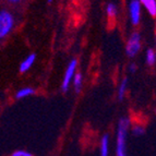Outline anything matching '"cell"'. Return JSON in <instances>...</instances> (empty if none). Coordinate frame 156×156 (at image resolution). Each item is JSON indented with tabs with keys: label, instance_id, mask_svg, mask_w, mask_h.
<instances>
[{
	"label": "cell",
	"instance_id": "cell-1",
	"mask_svg": "<svg viewBox=\"0 0 156 156\" xmlns=\"http://www.w3.org/2000/svg\"><path fill=\"white\" fill-rule=\"evenodd\" d=\"M130 128V119L127 117L120 118L116 135V155L127 156V135Z\"/></svg>",
	"mask_w": 156,
	"mask_h": 156
},
{
	"label": "cell",
	"instance_id": "cell-2",
	"mask_svg": "<svg viewBox=\"0 0 156 156\" xmlns=\"http://www.w3.org/2000/svg\"><path fill=\"white\" fill-rule=\"evenodd\" d=\"M14 16L8 10H1L0 12V38L7 37L14 27Z\"/></svg>",
	"mask_w": 156,
	"mask_h": 156
},
{
	"label": "cell",
	"instance_id": "cell-3",
	"mask_svg": "<svg viewBox=\"0 0 156 156\" xmlns=\"http://www.w3.org/2000/svg\"><path fill=\"white\" fill-rule=\"evenodd\" d=\"M141 46H142L141 35L138 32H134L130 35L127 42V45H126V54H127L128 57L134 58L141 50Z\"/></svg>",
	"mask_w": 156,
	"mask_h": 156
},
{
	"label": "cell",
	"instance_id": "cell-4",
	"mask_svg": "<svg viewBox=\"0 0 156 156\" xmlns=\"http://www.w3.org/2000/svg\"><path fill=\"white\" fill-rule=\"evenodd\" d=\"M78 67V60L72 59L70 61V63L68 65L67 70L65 72V76L62 79V84H61V90L63 92H67L69 90L70 83L73 81V78L76 76V69Z\"/></svg>",
	"mask_w": 156,
	"mask_h": 156
},
{
	"label": "cell",
	"instance_id": "cell-5",
	"mask_svg": "<svg viewBox=\"0 0 156 156\" xmlns=\"http://www.w3.org/2000/svg\"><path fill=\"white\" fill-rule=\"evenodd\" d=\"M141 5L140 0H131L129 3V12H130V20L133 25H139L141 21Z\"/></svg>",
	"mask_w": 156,
	"mask_h": 156
},
{
	"label": "cell",
	"instance_id": "cell-6",
	"mask_svg": "<svg viewBox=\"0 0 156 156\" xmlns=\"http://www.w3.org/2000/svg\"><path fill=\"white\" fill-rule=\"evenodd\" d=\"M35 60H36V55H35V54H31V55L27 56V57L21 62V65H20V68H19L20 72L21 73L27 72V71L31 69L32 66L34 65Z\"/></svg>",
	"mask_w": 156,
	"mask_h": 156
},
{
	"label": "cell",
	"instance_id": "cell-7",
	"mask_svg": "<svg viewBox=\"0 0 156 156\" xmlns=\"http://www.w3.org/2000/svg\"><path fill=\"white\" fill-rule=\"evenodd\" d=\"M142 7L146 9L148 14L156 18V0H140Z\"/></svg>",
	"mask_w": 156,
	"mask_h": 156
},
{
	"label": "cell",
	"instance_id": "cell-8",
	"mask_svg": "<svg viewBox=\"0 0 156 156\" xmlns=\"http://www.w3.org/2000/svg\"><path fill=\"white\" fill-rule=\"evenodd\" d=\"M99 148H101V156H108L109 154V136L107 134L103 135Z\"/></svg>",
	"mask_w": 156,
	"mask_h": 156
},
{
	"label": "cell",
	"instance_id": "cell-9",
	"mask_svg": "<svg viewBox=\"0 0 156 156\" xmlns=\"http://www.w3.org/2000/svg\"><path fill=\"white\" fill-rule=\"evenodd\" d=\"M35 94V90L32 89V87H23V89L19 90L16 93V99H22L25 98V97L32 96Z\"/></svg>",
	"mask_w": 156,
	"mask_h": 156
},
{
	"label": "cell",
	"instance_id": "cell-10",
	"mask_svg": "<svg viewBox=\"0 0 156 156\" xmlns=\"http://www.w3.org/2000/svg\"><path fill=\"white\" fill-rule=\"evenodd\" d=\"M127 87H128V79L123 78L121 80V82H120L119 87H118V99L119 101H123L126 92H127Z\"/></svg>",
	"mask_w": 156,
	"mask_h": 156
},
{
	"label": "cell",
	"instance_id": "cell-11",
	"mask_svg": "<svg viewBox=\"0 0 156 156\" xmlns=\"http://www.w3.org/2000/svg\"><path fill=\"white\" fill-rule=\"evenodd\" d=\"M73 87L76 93H80L82 90V83H83V79H82V74L80 72L76 73V76L73 78Z\"/></svg>",
	"mask_w": 156,
	"mask_h": 156
},
{
	"label": "cell",
	"instance_id": "cell-12",
	"mask_svg": "<svg viewBox=\"0 0 156 156\" xmlns=\"http://www.w3.org/2000/svg\"><path fill=\"white\" fill-rule=\"evenodd\" d=\"M145 60H146V63H147L150 67L155 65L156 62V51L152 48L146 50V54H145Z\"/></svg>",
	"mask_w": 156,
	"mask_h": 156
},
{
	"label": "cell",
	"instance_id": "cell-13",
	"mask_svg": "<svg viewBox=\"0 0 156 156\" xmlns=\"http://www.w3.org/2000/svg\"><path fill=\"white\" fill-rule=\"evenodd\" d=\"M106 13H107V16L109 19H112L115 18V16H117V13H118V8H117V5H115V3L110 2L107 5L106 7Z\"/></svg>",
	"mask_w": 156,
	"mask_h": 156
},
{
	"label": "cell",
	"instance_id": "cell-14",
	"mask_svg": "<svg viewBox=\"0 0 156 156\" xmlns=\"http://www.w3.org/2000/svg\"><path fill=\"white\" fill-rule=\"evenodd\" d=\"M144 132H145V129L142 126H134L132 128V133L134 136H141L144 134Z\"/></svg>",
	"mask_w": 156,
	"mask_h": 156
},
{
	"label": "cell",
	"instance_id": "cell-15",
	"mask_svg": "<svg viewBox=\"0 0 156 156\" xmlns=\"http://www.w3.org/2000/svg\"><path fill=\"white\" fill-rule=\"evenodd\" d=\"M11 156H33V154L27 151H24V150H16V152L11 154Z\"/></svg>",
	"mask_w": 156,
	"mask_h": 156
},
{
	"label": "cell",
	"instance_id": "cell-16",
	"mask_svg": "<svg viewBox=\"0 0 156 156\" xmlns=\"http://www.w3.org/2000/svg\"><path fill=\"white\" fill-rule=\"evenodd\" d=\"M136 69H138V67H136V65H135V63H131V65L129 66V72L134 73L135 71H136Z\"/></svg>",
	"mask_w": 156,
	"mask_h": 156
},
{
	"label": "cell",
	"instance_id": "cell-17",
	"mask_svg": "<svg viewBox=\"0 0 156 156\" xmlns=\"http://www.w3.org/2000/svg\"><path fill=\"white\" fill-rule=\"evenodd\" d=\"M5 1H7L9 5H19V3H21L23 0H5Z\"/></svg>",
	"mask_w": 156,
	"mask_h": 156
},
{
	"label": "cell",
	"instance_id": "cell-18",
	"mask_svg": "<svg viewBox=\"0 0 156 156\" xmlns=\"http://www.w3.org/2000/svg\"><path fill=\"white\" fill-rule=\"evenodd\" d=\"M155 41H156V31H155ZM155 51H156V50H155Z\"/></svg>",
	"mask_w": 156,
	"mask_h": 156
},
{
	"label": "cell",
	"instance_id": "cell-19",
	"mask_svg": "<svg viewBox=\"0 0 156 156\" xmlns=\"http://www.w3.org/2000/svg\"><path fill=\"white\" fill-rule=\"evenodd\" d=\"M51 1H52V0H48V2H51Z\"/></svg>",
	"mask_w": 156,
	"mask_h": 156
}]
</instances>
